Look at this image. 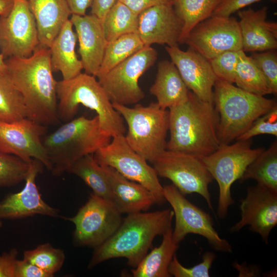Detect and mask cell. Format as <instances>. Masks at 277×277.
I'll use <instances>...</instances> for the list:
<instances>
[{"instance_id": "8", "label": "cell", "mask_w": 277, "mask_h": 277, "mask_svg": "<svg viewBox=\"0 0 277 277\" xmlns=\"http://www.w3.org/2000/svg\"><path fill=\"white\" fill-rule=\"evenodd\" d=\"M236 141L231 144H221L215 151L201 158L218 184L217 214L221 219L226 217L229 207L234 203L231 186L240 180L247 167L265 149L252 148L250 140Z\"/></svg>"}, {"instance_id": "11", "label": "cell", "mask_w": 277, "mask_h": 277, "mask_svg": "<svg viewBox=\"0 0 277 277\" xmlns=\"http://www.w3.org/2000/svg\"><path fill=\"white\" fill-rule=\"evenodd\" d=\"M152 165L158 176L170 180L184 195L199 194L213 210L209 185L213 179L200 157L166 150Z\"/></svg>"}, {"instance_id": "46", "label": "cell", "mask_w": 277, "mask_h": 277, "mask_svg": "<svg viewBox=\"0 0 277 277\" xmlns=\"http://www.w3.org/2000/svg\"><path fill=\"white\" fill-rule=\"evenodd\" d=\"M14 0H0V17L7 16L11 11Z\"/></svg>"}, {"instance_id": "42", "label": "cell", "mask_w": 277, "mask_h": 277, "mask_svg": "<svg viewBox=\"0 0 277 277\" xmlns=\"http://www.w3.org/2000/svg\"><path fill=\"white\" fill-rule=\"evenodd\" d=\"M262 0H222L212 16L229 17L242 8ZM275 1L276 0H271Z\"/></svg>"}, {"instance_id": "35", "label": "cell", "mask_w": 277, "mask_h": 277, "mask_svg": "<svg viewBox=\"0 0 277 277\" xmlns=\"http://www.w3.org/2000/svg\"><path fill=\"white\" fill-rule=\"evenodd\" d=\"M65 256L64 251L53 247L50 243L37 246L24 252L23 259L35 266L50 277L62 267Z\"/></svg>"}, {"instance_id": "22", "label": "cell", "mask_w": 277, "mask_h": 277, "mask_svg": "<svg viewBox=\"0 0 277 277\" xmlns=\"http://www.w3.org/2000/svg\"><path fill=\"white\" fill-rule=\"evenodd\" d=\"M268 7L257 10H239L238 14L242 44L245 52L265 51L277 48V23L267 21Z\"/></svg>"}, {"instance_id": "47", "label": "cell", "mask_w": 277, "mask_h": 277, "mask_svg": "<svg viewBox=\"0 0 277 277\" xmlns=\"http://www.w3.org/2000/svg\"><path fill=\"white\" fill-rule=\"evenodd\" d=\"M7 72V65L3 54L0 52V73L6 74Z\"/></svg>"}, {"instance_id": "48", "label": "cell", "mask_w": 277, "mask_h": 277, "mask_svg": "<svg viewBox=\"0 0 277 277\" xmlns=\"http://www.w3.org/2000/svg\"><path fill=\"white\" fill-rule=\"evenodd\" d=\"M2 226H3V223H2V221H1V220H0V228L1 227H2Z\"/></svg>"}, {"instance_id": "16", "label": "cell", "mask_w": 277, "mask_h": 277, "mask_svg": "<svg viewBox=\"0 0 277 277\" xmlns=\"http://www.w3.org/2000/svg\"><path fill=\"white\" fill-rule=\"evenodd\" d=\"M47 128L27 117L11 122H0V152L15 155L30 163L39 161L49 170L51 165L43 143Z\"/></svg>"}, {"instance_id": "5", "label": "cell", "mask_w": 277, "mask_h": 277, "mask_svg": "<svg viewBox=\"0 0 277 277\" xmlns=\"http://www.w3.org/2000/svg\"><path fill=\"white\" fill-rule=\"evenodd\" d=\"M111 138L101 130L97 115L92 118L81 116L67 122L43 138L51 165L50 171L55 176L68 172L77 160L94 154Z\"/></svg>"}, {"instance_id": "32", "label": "cell", "mask_w": 277, "mask_h": 277, "mask_svg": "<svg viewBox=\"0 0 277 277\" xmlns=\"http://www.w3.org/2000/svg\"><path fill=\"white\" fill-rule=\"evenodd\" d=\"M144 46L136 33L125 34L108 42L95 77L106 73Z\"/></svg>"}, {"instance_id": "23", "label": "cell", "mask_w": 277, "mask_h": 277, "mask_svg": "<svg viewBox=\"0 0 277 277\" xmlns=\"http://www.w3.org/2000/svg\"><path fill=\"white\" fill-rule=\"evenodd\" d=\"M103 166L110 185L112 202L122 214L145 212L155 204V196L142 185L131 181L111 167Z\"/></svg>"}, {"instance_id": "41", "label": "cell", "mask_w": 277, "mask_h": 277, "mask_svg": "<svg viewBox=\"0 0 277 277\" xmlns=\"http://www.w3.org/2000/svg\"><path fill=\"white\" fill-rule=\"evenodd\" d=\"M261 134L277 136V105L256 119L236 140H251L252 137Z\"/></svg>"}, {"instance_id": "31", "label": "cell", "mask_w": 277, "mask_h": 277, "mask_svg": "<svg viewBox=\"0 0 277 277\" xmlns=\"http://www.w3.org/2000/svg\"><path fill=\"white\" fill-rule=\"evenodd\" d=\"M138 15L116 0L102 20L107 42H111L125 34L137 33Z\"/></svg>"}, {"instance_id": "40", "label": "cell", "mask_w": 277, "mask_h": 277, "mask_svg": "<svg viewBox=\"0 0 277 277\" xmlns=\"http://www.w3.org/2000/svg\"><path fill=\"white\" fill-rule=\"evenodd\" d=\"M261 71L271 90L272 94H277V53L275 50L261 53H254L250 56Z\"/></svg>"}, {"instance_id": "44", "label": "cell", "mask_w": 277, "mask_h": 277, "mask_svg": "<svg viewBox=\"0 0 277 277\" xmlns=\"http://www.w3.org/2000/svg\"><path fill=\"white\" fill-rule=\"evenodd\" d=\"M116 0H93L91 14L103 20Z\"/></svg>"}, {"instance_id": "18", "label": "cell", "mask_w": 277, "mask_h": 277, "mask_svg": "<svg viewBox=\"0 0 277 277\" xmlns=\"http://www.w3.org/2000/svg\"><path fill=\"white\" fill-rule=\"evenodd\" d=\"M43 165L32 159L30 163L25 185L19 192L8 195L0 202V220L18 219L41 214L56 217L59 210L47 204L42 198L36 184Z\"/></svg>"}, {"instance_id": "30", "label": "cell", "mask_w": 277, "mask_h": 277, "mask_svg": "<svg viewBox=\"0 0 277 277\" xmlns=\"http://www.w3.org/2000/svg\"><path fill=\"white\" fill-rule=\"evenodd\" d=\"M252 179L258 184L277 191V142L264 150L247 167L241 181Z\"/></svg>"}, {"instance_id": "29", "label": "cell", "mask_w": 277, "mask_h": 277, "mask_svg": "<svg viewBox=\"0 0 277 277\" xmlns=\"http://www.w3.org/2000/svg\"><path fill=\"white\" fill-rule=\"evenodd\" d=\"M68 172L80 177L92 190V193L112 202L108 179L103 166L95 161L93 154H88L77 160Z\"/></svg>"}, {"instance_id": "2", "label": "cell", "mask_w": 277, "mask_h": 277, "mask_svg": "<svg viewBox=\"0 0 277 277\" xmlns=\"http://www.w3.org/2000/svg\"><path fill=\"white\" fill-rule=\"evenodd\" d=\"M168 111L170 137L166 150L201 158L219 148V117L213 103L201 100L189 90L185 101Z\"/></svg>"}, {"instance_id": "19", "label": "cell", "mask_w": 277, "mask_h": 277, "mask_svg": "<svg viewBox=\"0 0 277 277\" xmlns=\"http://www.w3.org/2000/svg\"><path fill=\"white\" fill-rule=\"evenodd\" d=\"M165 49L188 89L201 100L213 103V88L218 78L209 60L190 48L186 51L179 47Z\"/></svg>"}, {"instance_id": "15", "label": "cell", "mask_w": 277, "mask_h": 277, "mask_svg": "<svg viewBox=\"0 0 277 277\" xmlns=\"http://www.w3.org/2000/svg\"><path fill=\"white\" fill-rule=\"evenodd\" d=\"M185 44L209 61L227 51L242 50L239 21L231 16H211L191 31Z\"/></svg>"}, {"instance_id": "33", "label": "cell", "mask_w": 277, "mask_h": 277, "mask_svg": "<svg viewBox=\"0 0 277 277\" xmlns=\"http://www.w3.org/2000/svg\"><path fill=\"white\" fill-rule=\"evenodd\" d=\"M234 83L242 90L257 95L264 96L272 94L264 75L243 50L236 66Z\"/></svg>"}, {"instance_id": "38", "label": "cell", "mask_w": 277, "mask_h": 277, "mask_svg": "<svg viewBox=\"0 0 277 277\" xmlns=\"http://www.w3.org/2000/svg\"><path fill=\"white\" fill-rule=\"evenodd\" d=\"M216 258L214 253L207 251L202 256V261L191 267L183 266L176 254L171 262L168 271L171 276L175 277H209V271Z\"/></svg>"}, {"instance_id": "43", "label": "cell", "mask_w": 277, "mask_h": 277, "mask_svg": "<svg viewBox=\"0 0 277 277\" xmlns=\"http://www.w3.org/2000/svg\"><path fill=\"white\" fill-rule=\"evenodd\" d=\"M138 15L144 10L156 5L172 3V0H118Z\"/></svg>"}, {"instance_id": "34", "label": "cell", "mask_w": 277, "mask_h": 277, "mask_svg": "<svg viewBox=\"0 0 277 277\" xmlns=\"http://www.w3.org/2000/svg\"><path fill=\"white\" fill-rule=\"evenodd\" d=\"M27 117L22 95L7 74L0 73V122L11 123Z\"/></svg>"}, {"instance_id": "3", "label": "cell", "mask_w": 277, "mask_h": 277, "mask_svg": "<svg viewBox=\"0 0 277 277\" xmlns=\"http://www.w3.org/2000/svg\"><path fill=\"white\" fill-rule=\"evenodd\" d=\"M172 209L139 212L127 214L115 233L94 248L88 267L91 269L107 260L123 258L132 268L136 267L148 253L157 235L172 227Z\"/></svg>"}, {"instance_id": "25", "label": "cell", "mask_w": 277, "mask_h": 277, "mask_svg": "<svg viewBox=\"0 0 277 277\" xmlns=\"http://www.w3.org/2000/svg\"><path fill=\"white\" fill-rule=\"evenodd\" d=\"M77 36L70 18L50 45V62L53 72L60 71L63 80L71 79L82 72L83 66L75 53Z\"/></svg>"}, {"instance_id": "10", "label": "cell", "mask_w": 277, "mask_h": 277, "mask_svg": "<svg viewBox=\"0 0 277 277\" xmlns=\"http://www.w3.org/2000/svg\"><path fill=\"white\" fill-rule=\"evenodd\" d=\"M153 48L144 46L106 73L97 77L112 103L128 106L137 104L145 97L138 84L140 77L157 60Z\"/></svg>"}, {"instance_id": "4", "label": "cell", "mask_w": 277, "mask_h": 277, "mask_svg": "<svg viewBox=\"0 0 277 277\" xmlns=\"http://www.w3.org/2000/svg\"><path fill=\"white\" fill-rule=\"evenodd\" d=\"M56 94L59 120H72L82 105L96 112L100 128L106 135L111 137L125 135L123 118L95 76L81 72L71 79L57 81Z\"/></svg>"}, {"instance_id": "36", "label": "cell", "mask_w": 277, "mask_h": 277, "mask_svg": "<svg viewBox=\"0 0 277 277\" xmlns=\"http://www.w3.org/2000/svg\"><path fill=\"white\" fill-rule=\"evenodd\" d=\"M17 255L15 248L0 254V277H50L24 259L18 260Z\"/></svg>"}, {"instance_id": "14", "label": "cell", "mask_w": 277, "mask_h": 277, "mask_svg": "<svg viewBox=\"0 0 277 277\" xmlns=\"http://www.w3.org/2000/svg\"><path fill=\"white\" fill-rule=\"evenodd\" d=\"M39 46L34 17L27 0H14L10 12L0 17V51L4 58L26 57Z\"/></svg>"}, {"instance_id": "26", "label": "cell", "mask_w": 277, "mask_h": 277, "mask_svg": "<svg viewBox=\"0 0 277 277\" xmlns=\"http://www.w3.org/2000/svg\"><path fill=\"white\" fill-rule=\"evenodd\" d=\"M149 91L156 97L161 108L169 109L185 101L189 90L175 65L172 62L163 60L158 64L155 82Z\"/></svg>"}, {"instance_id": "39", "label": "cell", "mask_w": 277, "mask_h": 277, "mask_svg": "<svg viewBox=\"0 0 277 277\" xmlns=\"http://www.w3.org/2000/svg\"><path fill=\"white\" fill-rule=\"evenodd\" d=\"M242 50L227 51L209 61L218 79L234 84L236 68Z\"/></svg>"}, {"instance_id": "13", "label": "cell", "mask_w": 277, "mask_h": 277, "mask_svg": "<svg viewBox=\"0 0 277 277\" xmlns=\"http://www.w3.org/2000/svg\"><path fill=\"white\" fill-rule=\"evenodd\" d=\"M93 156L100 165L111 167L126 178L145 187L155 196L160 205L166 201L155 169L128 145L124 135L112 137Z\"/></svg>"}, {"instance_id": "17", "label": "cell", "mask_w": 277, "mask_h": 277, "mask_svg": "<svg viewBox=\"0 0 277 277\" xmlns=\"http://www.w3.org/2000/svg\"><path fill=\"white\" fill-rule=\"evenodd\" d=\"M240 210L241 219L230 228V232H238L248 226L268 243L277 224V191L258 184L248 187L246 197L241 200Z\"/></svg>"}, {"instance_id": "12", "label": "cell", "mask_w": 277, "mask_h": 277, "mask_svg": "<svg viewBox=\"0 0 277 277\" xmlns=\"http://www.w3.org/2000/svg\"><path fill=\"white\" fill-rule=\"evenodd\" d=\"M163 194L174 213L172 238L176 243L180 244L188 234H194L205 238L216 251L232 252L231 244L221 238L214 228L209 214L188 200L172 184L163 186Z\"/></svg>"}, {"instance_id": "9", "label": "cell", "mask_w": 277, "mask_h": 277, "mask_svg": "<svg viewBox=\"0 0 277 277\" xmlns=\"http://www.w3.org/2000/svg\"><path fill=\"white\" fill-rule=\"evenodd\" d=\"M122 215L113 202L92 193L76 215L65 219L75 225L73 241L76 246L95 248L115 233L122 222Z\"/></svg>"}, {"instance_id": "24", "label": "cell", "mask_w": 277, "mask_h": 277, "mask_svg": "<svg viewBox=\"0 0 277 277\" xmlns=\"http://www.w3.org/2000/svg\"><path fill=\"white\" fill-rule=\"evenodd\" d=\"M37 26L39 45L49 48L71 13L66 0H27Z\"/></svg>"}, {"instance_id": "21", "label": "cell", "mask_w": 277, "mask_h": 277, "mask_svg": "<svg viewBox=\"0 0 277 277\" xmlns=\"http://www.w3.org/2000/svg\"><path fill=\"white\" fill-rule=\"evenodd\" d=\"M78 41V53L85 72L96 75L107 45L102 20L96 16L71 14L70 18Z\"/></svg>"}, {"instance_id": "20", "label": "cell", "mask_w": 277, "mask_h": 277, "mask_svg": "<svg viewBox=\"0 0 277 277\" xmlns=\"http://www.w3.org/2000/svg\"><path fill=\"white\" fill-rule=\"evenodd\" d=\"M137 34L145 46L154 44L179 47L183 24L172 2L149 8L138 16Z\"/></svg>"}, {"instance_id": "37", "label": "cell", "mask_w": 277, "mask_h": 277, "mask_svg": "<svg viewBox=\"0 0 277 277\" xmlns=\"http://www.w3.org/2000/svg\"><path fill=\"white\" fill-rule=\"evenodd\" d=\"M30 163L15 155L0 152V187L13 186L25 181Z\"/></svg>"}, {"instance_id": "27", "label": "cell", "mask_w": 277, "mask_h": 277, "mask_svg": "<svg viewBox=\"0 0 277 277\" xmlns=\"http://www.w3.org/2000/svg\"><path fill=\"white\" fill-rule=\"evenodd\" d=\"M179 244L172 238V227L163 234L161 244L147 253L137 266L131 269L133 277H170L168 268Z\"/></svg>"}, {"instance_id": "1", "label": "cell", "mask_w": 277, "mask_h": 277, "mask_svg": "<svg viewBox=\"0 0 277 277\" xmlns=\"http://www.w3.org/2000/svg\"><path fill=\"white\" fill-rule=\"evenodd\" d=\"M5 62L7 74L23 98L27 117L44 125L57 124V81L49 48L39 45L30 56L11 57Z\"/></svg>"}, {"instance_id": "45", "label": "cell", "mask_w": 277, "mask_h": 277, "mask_svg": "<svg viewBox=\"0 0 277 277\" xmlns=\"http://www.w3.org/2000/svg\"><path fill=\"white\" fill-rule=\"evenodd\" d=\"M71 14L85 15L87 10L91 7L93 0H66Z\"/></svg>"}, {"instance_id": "7", "label": "cell", "mask_w": 277, "mask_h": 277, "mask_svg": "<svg viewBox=\"0 0 277 277\" xmlns=\"http://www.w3.org/2000/svg\"><path fill=\"white\" fill-rule=\"evenodd\" d=\"M112 103L126 122L128 131L124 136L128 145L152 164L166 150L168 110L161 108L157 102L146 106L137 104L133 107Z\"/></svg>"}, {"instance_id": "28", "label": "cell", "mask_w": 277, "mask_h": 277, "mask_svg": "<svg viewBox=\"0 0 277 277\" xmlns=\"http://www.w3.org/2000/svg\"><path fill=\"white\" fill-rule=\"evenodd\" d=\"M222 0H172L175 13L183 24L179 44H185L191 31L212 16Z\"/></svg>"}, {"instance_id": "6", "label": "cell", "mask_w": 277, "mask_h": 277, "mask_svg": "<svg viewBox=\"0 0 277 277\" xmlns=\"http://www.w3.org/2000/svg\"><path fill=\"white\" fill-rule=\"evenodd\" d=\"M213 103L218 115L221 144H230L246 131L259 117L276 104L275 100L248 92L217 79Z\"/></svg>"}]
</instances>
